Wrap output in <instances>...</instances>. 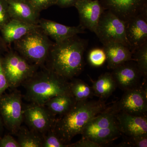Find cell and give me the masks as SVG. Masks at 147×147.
<instances>
[{"label": "cell", "mask_w": 147, "mask_h": 147, "mask_svg": "<svg viewBox=\"0 0 147 147\" xmlns=\"http://www.w3.org/2000/svg\"><path fill=\"white\" fill-rule=\"evenodd\" d=\"M88 44V40L77 35L54 42L44 67L67 80H71L84 69V55Z\"/></svg>", "instance_id": "cell-1"}, {"label": "cell", "mask_w": 147, "mask_h": 147, "mask_svg": "<svg viewBox=\"0 0 147 147\" xmlns=\"http://www.w3.org/2000/svg\"><path fill=\"white\" fill-rule=\"evenodd\" d=\"M108 107L101 99L76 102L67 113L56 119L53 130L62 141L69 144L74 137L82 134L93 118Z\"/></svg>", "instance_id": "cell-2"}, {"label": "cell", "mask_w": 147, "mask_h": 147, "mask_svg": "<svg viewBox=\"0 0 147 147\" xmlns=\"http://www.w3.org/2000/svg\"><path fill=\"white\" fill-rule=\"evenodd\" d=\"M22 86L26 90L25 97L29 102L44 105L52 98L71 94L70 84L53 71L42 67Z\"/></svg>", "instance_id": "cell-3"}, {"label": "cell", "mask_w": 147, "mask_h": 147, "mask_svg": "<svg viewBox=\"0 0 147 147\" xmlns=\"http://www.w3.org/2000/svg\"><path fill=\"white\" fill-rule=\"evenodd\" d=\"M121 134L115 111L111 106H108L92 119L81 134L82 137L104 147L118 138Z\"/></svg>", "instance_id": "cell-4"}, {"label": "cell", "mask_w": 147, "mask_h": 147, "mask_svg": "<svg viewBox=\"0 0 147 147\" xmlns=\"http://www.w3.org/2000/svg\"><path fill=\"white\" fill-rule=\"evenodd\" d=\"M54 43L39 28L13 43L15 51L29 62L42 68Z\"/></svg>", "instance_id": "cell-5"}, {"label": "cell", "mask_w": 147, "mask_h": 147, "mask_svg": "<svg viewBox=\"0 0 147 147\" xmlns=\"http://www.w3.org/2000/svg\"><path fill=\"white\" fill-rule=\"evenodd\" d=\"M2 65L9 88L13 89L22 85L40 68L29 62L15 50L11 49L3 56Z\"/></svg>", "instance_id": "cell-6"}, {"label": "cell", "mask_w": 147, "mask_h": 147, "mask_svg": "<svg viewBox=\"0 0 147 147\" xmlns=\"http://www.w3.org/2000/svg\"><path fill=\"white\" fill-rule=\"evenodd\" d=\"M94 33L103 45L119 42L129 48L126 36L125 22L110 11L105 10L102 13Z\"/></svg>", "instance_id": "cell-7"}, {"label": "cell", "mask_w": 147, "mask_h": 147, "mask_svg": "<svg viewBox=\"0 0 147 147\" xmlns=\"http://www.w3.org/2000/svg\"><path fill=\"white\" fill-rule=\"evenodd\" d=\"M0 115L11 134L15 135L24 121L22 96L20 92L13 91L2 96Z\"/></svg>", "instance_id": "cell-8"}, {"label": "cell", "mask_w": 147, "mask_h": 147, "mask_svg": "<svg viewBox=\"0 0 147 147\" xmlns=\"http://www.w3.org/2000/svg\"><path fill=\"white\" fill-rule=\"evenodd\" d=\"M111 107L116 113L123 112L134 115H147L146 87L141 85L125 91L120 100Z\"/></svg>", "instance_id": "cell-9"}, {"label": "cell", "mask_w": 147, "mask_h": 147, "mask_svg": "<svg viewBox=\"0 0 147 147\" xmlns=\"http://www.w3.org/2000/svg\"><path fill=\"white\" fill-rule=\"evenodd\" d=\"M23 115L28 127L43 135L53 128L57 119L45 105L32 102L23 106Z\"/></svg>", "instance_id": "cell-10"}, {"label": "cell", "mask_w": 147, "mask_h": 147, "mask_svg": "<svg viewBox=\"0 0 147 147\" xmlns=\"http://www.w3.org/2000/svg\"><path fill=\"white\" fill-rule=\"evenodd\" d=\"M104 10L110 11L127 22L139 13L147 11V0H98Z\"/></svg>", "instance_id": "cell-11"}, {"label": "cell", "mask_w": 147, "mask_h": 147, "mask_svg": "<svg viewBox=\"0 0 147 147\" xmlns=\"http://www.w3.org/2000/svg\"><path fill=\"white\" fill-rule=\"evenodd\" d=\"M74 6L79 13V25L94 33L105 11L98 0H78Z\"/></svg>", "instance_id": "cell-12"}, {"label": "cell", "mask_w": 147, "mask_h": 147, "mask_svg": "<svg viewBox=\"0 0 147 147\" xmlns=\"http://www.w3.org/2000/svg\"><path fill=\"white\" fill-rule=\"evenodd\" d=\"M125 32L131 53L147 42V11L139 13L125 22Z\"/></svg>", "instance_id": "cell-13"}, {"label": "cell", "mask_w": 147, "mask_h": 147, "mask_svg": "<svg viewBox=\"0 0 147 147\" xmlns=\"http://www.w3.org/2000/svg\"><path fill=\"white\" fill-rule=\"evenodd\" d=\"M117 87L127 90L140 86L142 74L134 61L127 62L113 69L111 72Z\"/></svg>", "instance_id": "cell-14"}, {"label": "cell", "mask_w": 147, "mask_h": 147, "mask_svg": "<svg viewBox=\"0 0 147 147\" xmlns=\"http://www.w3.org/2000/svg\"><path fill=\"white\" fill-rule=\"evenodd\" d=\"M121 133L129 137L147 135V115L137 116L123 112L116 113Z\"/></svg>", "instance_id": "cell-15"}, {"label": "cell", "mask_w": 147, "mask_h": 147, "mask_svg": "<svg viewBox=\"0 0 147 147\" xmlns=\"http://www.w3.org/2000/svg\"><path fill=\"white\" fill-rule=\"evenodd\" d=\"M40 28L47 36L59 42L79 34L86 33L85 29L81 25L77 26H68L55 21L41 18L38 20Z\"/></svg>", "instance_id": "cell-16"}, {"label": "cell", "mask_w": 147, "mask_h": 147, "mask_svg": "<svg viewBox=\"0 0 147 147\" xmlns=\"http://www.w3.org/2000/svg\"><path fill=\"white\" fill-rule=\"evenodd\" d=\"M10 19L38 25L39 12L28 0H6Z\"/></svg>", "instance_id": "cell-17"}, {"label": "cell", "mask_w": 147, "mask_h": 147, "mask_svg": "<svg viewBox=\"0 0 147 147\" xmlns=\"http://www.w3.org/2000/svg\"><path fill=\"white\" fill-rule=\"evenodd\" d=\"M39 28L38 25L30 24L15 19H10L0 28V32L6 43L9 45L30 32Z\"/></svg>", "instance_id": "cell-18"}, {"label": "cell", "mask_w": 147, "mask_h": 147, "mask_svg": "<svg viewBox=\"0 0 147 147\" xmlns=\"http://www.w3.org/2000/svg\"><path fill=\"white\" fill-rule=\"evenodd\" d=\"M107 67L113 70L127 62L133 61L132 53L129 47L119 42H110L103 45Z\"/></svg>", "instance_id": "cell-19"}, {"label": "cell", "mask_w": 147, "mask_h": 147, "mask_svg": "<svg viewBox=\"0 0 147 147\" xmlns=\"http://www.w3.org/2000/svg\"><path fill=\"white\" fill-rule=\"evenodd\" d=\"M90 79L94 96L102 100L110 97L117 87L111 72L102 74L96 81Z\"/></svg>", "instance_id": "cell-20"}, {"label": "cell", "mask_w": 147, "mask_h": 147, "mask_svg": "<svg viewBox=\"0 0 147 147\" xmlns=\"http://www.w3.org/2000/svg\"><path fill=\"white\" fill-rule=\"evenodd\" d=\"M76 102L72 95L68 94L52 98L44 105L55 116H61L71 110Z\"/></svg>", "instance_id": "cell-21"}, {"label": "cell", "mask_w": 147, "mask_h": 147, "mask_svg": "<svg viewBox=\"0 0 147 147\" xmlns=\"http://www.w3.org/2000/svg\"><path fill=\"white\" fill-rule=\"evenodd\" d=\"M15 135L20 147H42L43 135L21 126Z\"/></svg>", "instance_id": "cell-22"}, {"label": "cell", "mask_w": 147, "mask_h": 147, "mask_svg": "<svg viewBox=\"0 0 147 147\" xmlns=\"http://www.w3.org/2000/svg\"><path fill=\"white\" fill-rule=\"evenodd\" d=\"M70 80V92L76 102L87 100L94 96L92 87L84 81L74 78Z\"/></svg>", "instance_id": "cell-23"}, {"label": "cell", "mask_w": 147, "mask_h": 147, "mask_svg": "<svg viewBox=\"0 0 147 147\" xmlns=\"http://www.w3.org/2000/svg\"><path fill=\"white\" fill-rule=\"evenodd\" d=\"M132 55L133 61L137 64L144 82L146 83L147 78V42L134 50Z\"/></svg>", "instance_id": "cell-24"}, {"label": "cell", "mask_w": 147, "mask_h": 147, "mask_svg": "<svg viewBox=\"0 0 147 147\" xmlns=\"http://www.w3.org/2000/svg\"><path fill=\"white\" fill-rule=\"evenodd\" d=\"M69 144L62 141L55 133L53 128L43 135L42 147H69Z\"/></svg>", "instance_id": "cell-25"}, {"label": "cell", "mask_w": 147, "mask_h": 147, "mask_svg": "<svg viewBox=\"0 0 147 147\" xmlns=\"http://www.w3.org/2000/svg\"><path fill=\"white\" fill-rule=\"evenodd\" d=\"M88 60L90 64L94 67H99L106 61V57L103 48L92 49L88 55Z\"/></svg>", "instance_id": "cell-26"}, {"label": "cell", "mask_w": 147, "mask_h": 147, "mask_svg": "<svg viewBox=\"0 0 147 147\" xmlns=\"http://www.w3.org/2000/svg\"><path fill=\"white\" fill-rule=\"evenodd\" d=\"M118 145V147H147V135L129 137Z\"/></svg>", "instance_id": "cell-27"}, {"label": "cell", "mask_w": 147, "mask_h": 147, "mask_svg": "<svg viewBox=\"0 0 147 147\" xmlns=\"http://www.w3.org/2000/svg\"><path fill=\"white\" fill-rule=\"evenodd\" d=\"M30 3L38 11L40 12L42 10L49 8L57 4V0H28Z\"/></svg>", "instance_id": "cell-28"}, {"label": "cell", "mask_w": 147, "mask_h": 147, "mask_svg": "<svg viewBox=\"0 0 147 147\" xmlns=\"http://www.w3.org/2000/svg\"><path fill=\"white\" fill-rule=\"evenodd\" d=\"M10 20L6 0H0V28Z\"/></svg>", "instance_id": "cell-29"}, {"label": "cell", "mask_w": 147, "mask_h": 147, "mask_svg": "<svg viewBox=\"0 0 147 147\" xmlns=\"http://www.w3.org/2000/svg\"><path fill=\"white\" fill-rule=\"evenodd\" d=\"M2 55H0V98L6 90L9 88V84L3 69Z\"/></svg>", "instance_id": "cell-30"}, {"label": "cell", "mask_w": 147, "mask_h": 147, "mask_svg": "<svg viewBox=\"0 0 147 147\" xmlns=\"http://www.w3.org/2000/svg\"><path fill=\"white\" fill-rule=\"evenodd\" d=\"M102 145L91 141L90 139L82 137V139L73 144H70L69 147H101Z\"/></svg>", "instance_id": "cell-31"}, {"label": "cell", "mask_w": 147, "mask_h": 147, "mask_svg": "<svg viewBox=\"0 0 147 147\" xmlns=\"http://www.w3.org/2000/svg\"><path fill=\"white\" fill-rule=\"evenodd\" d=\"M0 147H20L17 140L9 134L0 138Z\"/></svg>", "instance_id": "cell-32"}, {"label": "cell", "mask_w": 147, "mask_h": 147, "mask_svg": "<svg viewBox=\"0 0 147 147\" xmlns=\"http://www.w3.org/2000/svg\"><path fill=\"white\" fill-rule=\"evenodd\" d=\"M78 0H57L56 5L62 8L74 6Z\"/></svg>", "instance_id": "cell-33"}, {"label": "cell", "mask_w": 147, "mask_h": 147, "mask_svg": "<svg viewBox=\"0 0 147 147\" xmlns=\"http://www.w3.org/2000/svg\"><path fill=\"white\" fill-rule=\"evenodd\" d=\"M9 45L6 43L0 34V55L6 53L8 51Z\"/></svg>", "instance_id": "cell-34"}, {"label": "cell", "mask_w": 147, "mask_h": 147, "mask_svg": "<svg viewBox=\"0 0 147 147\" xmlns=\"http://www.w3.org/2000/svg\"><path fill=\"white\" fill-rule=\"evenodd\" d=\"M3 125V123L1 117V115H0V132L2 130Z\"/></svg>", "instance_id": "cell-35"}]
</instances>
